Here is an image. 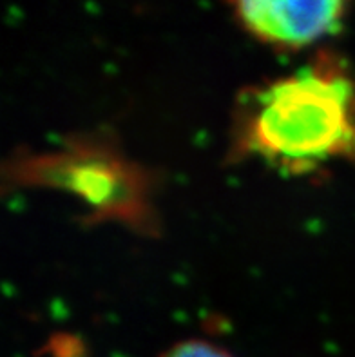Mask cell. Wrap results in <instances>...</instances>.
<instances>
[{"mask_svg":"<svg viewBox=\"0 0 355 357\" xmlns=\"http://www.w3.org/2000/svg\"><path fill=\"white\" fill-rule=\"evenodd\" d=\"M239 144L279 167L319 165L355 147V87L333 66L314 63L252 93Z\"/></svg>","mask_w":355,"mask_h":357,"instance_id":"1","label":"cell"},{"mask_svg":"<svg viewBox=\"0 0 355 357\" xmlns=\"http://www.w3.org/2000/svg\"><path fill=\"white\" fill-rule=\"evenodd\" d=\"M250 35L281 50H299L341 26L348 0H227Z\"/></svg>","mask_w":355,"mask_h":357,"instance_id":"2","label":"cell"},{"mask_svg":"<svg viewBox=\"0 0 355 357\" xmlns=\"http://www.w3.org/2000/svg\"><path fill=\"white\" fill-rule=\"evenodd\" d=\"M162 357H232L227 350L209 341L190 340L181 341L162 354Z\"/></svg>","mask_w":355,"mask_h":357,"instance_id":"3","label":"cell"}]
</instances>
